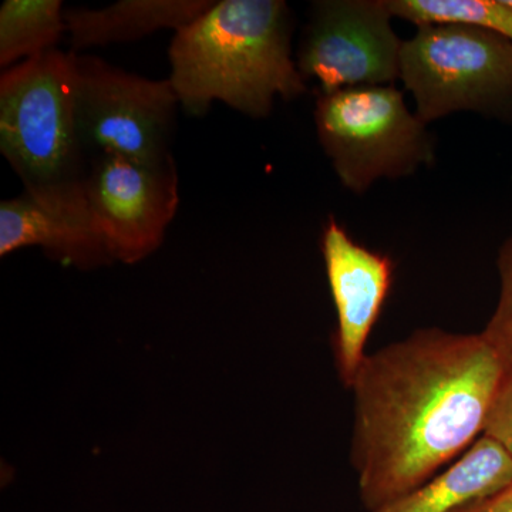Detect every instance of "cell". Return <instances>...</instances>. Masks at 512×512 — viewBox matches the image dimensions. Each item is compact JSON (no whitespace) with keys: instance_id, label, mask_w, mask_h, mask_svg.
Returning a JSON list of instances; mask_svg holds the SVG:
<instances>
[{"instance_id":"6da1fadb","label":"cell","mask_w":512,"mask_h":512,"mask_svg":"<svg viewBox=\"0 0 512 512\" xmlns=\"http://www.w3.org/2000/svg\"><path fill=\"white\" fill-rule=\"evenodd\" d=\"M481 333L419 329L367 355L353 386L352 463L370 512L473 446L505 373Z\"/></svg>"},{"instance_id":"7a4b0ae2","label":"cell","mask_w":512,"mask_h":512,"mask_svg":"<svg viewBox=\"0 0 512 512\" xmlns=\"http://www.w3.org/2000/svg\"><path fill=\"white\" fill-rule=\"evenodd\" d=\"M284 0H221L177 30L168 57L178 103L192 116L214 101L265 119L276 97L298 99L306 83L291 52Z\"/></svg>"},{"instance_id":"3957f363","label":"cell","mask_w":512,"mask_h":512,"mask_svg":"<svg viewBox=\"0 0 512 512\" xmlns=\"http://www.w3.org/2000/svg\"><path fill=\"white\" fill-rule=\"evenodd\" d=\"M400 80L426 124L463 111L512 124V43L494 30L417 26L404 40Z\"/></svg>"},{"instance_id":"277c9868","label":"cell","mask_w":512,"mask_h":512,"mask_svg":"<svg viewBox=\"0 0 512 512\" xmlns=\"http://www.w3.org/2000/svg\"><path fill=\"white\" fill-rule=\"evenodd\" d=\"M313 117L320 146L353 194H365L382 178L410 177L436 160L427 124L394 84L320 92Z\"/></svg>"},{"instance_id":"5b68a950","label":"cell","mask_w":512,"mask_h":512,"mask_svg":"<svg viewBox=\"0 0 512 512\" xmlns=\"http://www.w3.org/2000/svg\"><path fill=\"white\" fill-rule=\"evenodd\" d=\"M0 151L25 187L82 178L76 52L49 50L3 72Z\"/></svg>"},{"instance_id":"8992f818","label":"cell","mask_w":512,"mask_h":512,"mask_svg":"<svg viewBox=\"0 0 512 512\" xmlns=\"http://www.w3.org/2000/svg\"><path fill=\"white\" fill-rule=\"evenodd\" d=\"M170 80H151L76 53V116L83 148L140 163L171 160L175 111Z\"/></svg>"},{"instance_id":"52a82bcc","label":"cell","mask_w":512,"mask_h":512,"mask_svg":"<svg viewBox=\"0 0 512 512\" xmlns=\"http://www.w3.org/2000/svg\"><path fill=\"white\" fill-rule=\"evenodd\" d=\"M389 0H319L303 32L296 66L320 92L392 86L400 80L404 40Z\"/></svg>"},{"instance_id":"ba28073f","label":"cell","mask_w":512,"mask_h":512,"mask_svg":"<svg viewBox=\"0 0 512 512\" xmlns=\"http://www.w3.org/2000/svg\"><path fill=\"white\" fill-rule=\"evenodd\" d=\"M84 183L111 261L136 264L160 247L180 202L174 158L99 156Z\"/></svg>"},{"instance_id":"9c48e42d","label":"cell","mask_w":512,"mask_h":512,"mask_svg":"<svg viewBox=\"0 0 512 512\" xmlns=\"http://www.w3.org/2000/svg\"><path fill=\"white\" fill-rule=\"evenodd\" d=\"M28 247L79 268L111 261L84 177L25 187L18 197L0 202V255Z\"/></svg>"},{"instance_id":"30bf717a","label":"cell","mask_w":512,"mask_h":512,"mask_svg":"<svg viewBox=\"0 0 512 512\" xmlns=\"http://www.w3.org/2000/svg\"><path fill=\"white\" fill-rule=\"evenodd\" d=\"M322 254L338 315L336 366L350 389L367 356V338L392 288L394 262L356 242L335 218L323 228Z\"/></svg>"},{"instance_id":"8fae6325","label":"cell","mask_w":512,"mask_h":512,"mask_svg":"<svg viewBox=\"0 0 512 512\" xmlns=\"http://www.w3.org/2000/svg\"><path fill=\"white\" fill-rule=\"evenodd\" d=\"M212 0H120L100 9L64 10L74 50L133 42L163 29L175 32L200 18Z\"/></svg>"},{"instance_id":"7c38bea8","label":"cell","mask_w":512,"mask_h":512,"mask_svg":"<svg viewBox=\"0 0 512 512\" xmlns=\"http://www.w3.org/2000/svg\"><path fill=\"white\" fill-rule=\"evenodd\" d=\"M512 484V458L500 444L480 437L444 473L373 512H451Z\"/></svg>"},{"instance_id":"4fadbf2b","label":"cell","mask_w":512,"mask_h":512,"mask_svg":"<svg viewBox=\"0 0 512 512\" xmlns=\"http://www.w3.org/2000/svg\"><path fill=\"white\" fill-rule=\"evenodd\" d=\"M63 33L60 0H6L0 6V66L8 70L56 49Z\"/></svg>"},{"instance_id":"5bb4252c","label":"cell","mask_w":512,"mask_h":512,"mask_svg":"<svg viewBox=\"0 0 512 512\" xmlns=\"http://www.w3.org/2000/svg\"><path fill=\"white\" fill-rule=\"evenodd\" d=\"M393 18L416 26L466 23L483 26L512 43V5L508 0H389Z\"/></svg>"},{"instance_id":"9a60e30c","label":"cell","mask_w":512,"mask_h":512,"mask_svg":"<svg viewBox=\"0 0 512 512\" xmlns=\"http://www.w3.org/2000/svg\"><path fill=\"white\" fill-rule=\"evenodd\" d=\"M497 266L501 279L500 298L481 335L508 367L512 365V234L498 251Z\"/></svg>"},{"instance_id":"2e32d148","label":"cell","mask_w":512,"mask_h":512,"mask_svg":"<svg viewBox=\"0 0 512 512\" xmlns=\"http://www.w3.org/2000/svg\"><path fill=\"white\" fill-rule=\"evenodd\" d=\"M483 436L500 444L512 458V365L505 369L495 393L485 420Z\"/></svg>"},{"instance_id":"e0dca14e","label":"cell","mask_w":512,"mask_h":512,"mask_svg":"<svg viewBox=\"0 0 512 512\" xmlns=\"http://www.w3.org/2000/svg\"><path fill=\"white\" fill-rule=\"evenodd\" d=\"M451 512H512V484L500 493L461 505Z\"/></svg>"},{"instance_id":"ac0fdd59","label":"cell","mask_w":512,"mask_h":512,"mask_svg":"<svg viewBox=\"0 0 512 512\" xmlns=\"http://www.w3.org/2000/svg\"><path fill=\"white\" fill-rule=\"evenodd\" d=\"M508 2H510V3H511V5H512V0H508Z\"/></svg>"}]
</instances>
